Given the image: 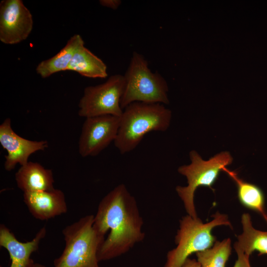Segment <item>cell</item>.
<instances>
[{"label": "cell", "mask_w": 267, "mask_h": 267, "mask_svg": "<svg viewBox=\"0 0 267 267\" xmlns=\"http://www.w3.org/2000/svg\"><path fill=\"white\" fill-rule=\"evenodd\" d=\"M213 217L211 221L205 223L198 217L193 218L188 215L181 219L175 237L177 247L167 253L164 267H182L191 254L212 247L216 241L212 234L214 227L226 225L232 228L226 215L217 212Z\"/></svg>", "instance_id": "cell-5"}, {"label": "cell", "mask_w": 267, "mask_h": 267, "mask_svg": "<svg viewBox=\"0 0 267 267\" xmlns=\"http://www.w3.org/2000/svg\"><path fill=\"white\" fill-rule=\"evenodd\" d=\"M122 3L120 0H100V4L104 7L116 10L118 8Z\"/></svg>", "instance_id": "cell-20"}, {"label": "cell", "mask_w": 267, "mask_h": 267, "mask_svg": "<svg viewBox=\"0 0 267 267\" xmlns=\"http://www.w3.org/2000/svg\"><path fill=\"white\" fill-rule=\"evenodd\" d=\"M27 267H46L44 265L39 264V263H35L34 261L32 260L31 262H30L29 264L27 266Z\"/></svg>", "instance_id": "cell-22"}, {"label": "cell", "mask_w": 267, "mask_h": 267, "mask_svg": "<svg viewBox=\"0 0 267 267\" xmlns=\"http://www.w3.org/2000/svg\"><path fill=\"white\" fill-rule=\"evenodd\" d=\"M241 222L243 232L238 236V241L235 243L234 247L239 248L249 256L255 251H258L260 255H267V231L255 228L250 215L248 213L242 215Z\"/></svg>", "instance_id": "cell-17"}, {"label": "cell", "mask_w": 267, "mask_h": 267, "mask_svg": "<svg viewBox=\"0 0 267 267\" xmlns=\"http://www.w3.org/2000/svg\"><path fill=\"white\" fill-rule=\"evenodd\" d=\"M46 229L42 227L31 241L21 242L3 224L0 225V246L8 251L11 264L10 267H27L31 261V254L36 251L41 241L45 236Z\"/></svg>", "instance_id": "cell-12"}, {"label": "cell", "mask_w": 267, "mask_h": 267, "mask_svg": "<svg viewBox=\"0 0 267 267\" xmlns=\"http://www.w3.org/2000/svg\"><path fill=\"white\" fill-rule=\"evenodd\" d=\"M171 120V112L164 104L132 103L123 109L114 145L121 154L130 152L149 132L166 131Z\"/></svg>", "instance_id": "cell-2"}, {"label": "cell", "mask_w": 267, "mask_h": 267, "mask_svg": "<svg viewBox=\"0 0 267 267\" xmlns=\"http://www.w3.org/2000/svg\"><path fill=\"white\" fill-rule=\"evenodd\" d=\"M0 143L7 153L4 164L7 171L13 170L18 164L21 166L26 164L32 154L48 147L46 140H31L18 135L12 130L9 118L0 125Z\"/></svg>", "instance_id": "cell-10"}, {"label": "cell", "mask_w": 267, "mask_h": 267, "mask_svg": "<svg viewBox=\"0 0 267 267\" xmlns=\"http://www.w3.org/2000/svg\"><path fill=\"white\" fill-rule=\"evenodd\" d=\"M17 187L23 192L50 191L54 188L52 172L39 163L29 161L15 175Z\"/></svg>", "instance_id": "cell-13"}, {"label": "cell", "mask_w": 267, "mask_h": 267, "mask_svg": "<svg viewBox=\"0 0 267 267\" xmlns=\"http://www.w3.org/2000/svg\"><path fill=\"white\" fill-rule=\"evenodd\" d=\"M230 238L216 241L211 248L196 253L201 267H225L231 254Z\"/></svg>", "instance_id": "cell-18"}, {"label": "cell", "mask_w": 267, "mask_h": 267, "mask_svg": "<svg viewBox=\"0 0 267 267\" xmlns=\"http://www.w3.org/2000/svg\"><path fill=\"white\" fill-rule=\"evenodd\" d=\"M83 44L84 41L80 35H73L57 54L37 65V73L46 78L56 73L66 71L75 51Z\"/></svg>", "instance_id": "cell-15"}, {"label": "cell", "mask_w": 267, "mask_h": 267, "mask_svg": "<svg viewBox=\"0 0 267 267\" xmlns=\"http://www.w3.org/2000/svg\"><path fill=\"white\" fill-rule=\"evenodd\" d=\"M33 27L32 15L21 0L0 2V41L15 44L25 40Z\"/></svg>", "instance_id": "cell-9"}, {"label": "cell", "mask_w": 267, "mask_h": 267, "mask_svg": "<svg viewBox=\"0 0 267 267\" xmlns=\"http://www.w3.org/2000/svg\"><path fill=\"white\" fill-rule=\"evenodd\" d=\"M93 221V215H87L63 229L65 247L54 267H100L97 252L105 238L95 230Z\"/></svg>", "instance_id": "cell-3"}, {"label": "cell", "mask_w": 267, "mask_h": 267, "mask_svg": "<svg viewBox=\"0 0 267 267\" xmlns=\"http://www.w3.org/2000/svg\"><path fill=\"white\" fill-rule=\"evenodd\" d=\"M191 163L180 166L178 172L185 176L187 180L186 186H178L176 191L183 203L188 215L193 218L197 215L194 203L195 191L200 186L212 189L222 169L232 163L233 158L229 152L224 151L205 161L198 153L192 150L189 153Z\"/></svg>", "instance_id": "cell-6"}, {"label": "cell", "mask_w": 267, "mask_h": 267, "mask_svg": "<svg viewBox=\"0 0 267 267\" xmlns=\"http://www.w3.org/2000/svg\"><path fill=\"white\" fill-rule=\"evenodd\" d=\"M143 221L137 202L126 186L120 184L100 202L94 216L93 227L104 239L97 252L99 262L119 257L145 238Z\"/></svg>", "instance_id": "cell-1"}, {"label": "cell", "mask_w": 267, "mask_h": 267, "mask_svg": "<svg viewBox=\"0 0 267 267\" xmlns=\"http://www.w3.org/2000/svg\"><path fill=\"white\" fill-rule=\"evenodd\" d=\"M107 69L105 63L83 44L75 51L67 70L89 78L104 79L108 76Z\"/></svg>", "instance_id": "cell-14"}, {"label": "cell", "mask_w": 267, "mask_h": 267, "mask_svg": "<svg viewBox=\"0 0 267 267\" xmlns=\"http://www.w3.org/2000/svg\"><path fill=\"white\" fill-rule=\"evenodd\" d=\"M120 117L102 115L86 118L79 140V152L83 157L95 156L117 137Z\"/></svg>", "instance_id": "cell-8"}, {"label": "cell", "mask_w": 267, "mask_h": 267, "mask_svg": "<svg viewBox=\"0 0 267 267\" xmlns=\"http://www.w3.org/2000/svg\"><path fill=\"white\" fill-rule=\"evenodd\" d=\"M234 248L237 255V259L233 267H251L249 261L250 256L245 254L239 248Z\"/></svg>", "instance_id": "cell-19"}, {"label": "cell", "mask_w": 267, "mask_h": 267, "mask_svg": "<svg viewBox=\"0 0 267 267\" xmlns=\"http://www.w3.org/2000/svg\"><path fill=\"white\" fill-rule=\"evenodd\" d=\"M124 77L125 86L121 100L123 110L135 102L169 103L165 80L159 73L151 71L147 61L142 54L133 52Z\"/></svg>", "instance_id": "cell-4"}, {"label": "cell", "mask_w": 267, "mask_h": 267, "mask_svg": "<svg viewBox=\"0 0 267 267\" xmlns=\"http://www.w3.org/2000/svg\"><path fill=\"white\" fill-rule=\"evenodd\" d=\"M222 171L226 173L234 181L237 188V196L240 203L244 207L260 214L267 222V213L265 208V196L262 189L257 185L240 178L237 173L226 167Z\"/></svg>", "instance_id": "cell-16"}, {"label": "cell", "mask_w": 267, "mask_h": 267, "mask_svg": "<svg viewBox=\"0 0 267 267\" xmlns=\"http://www.w3.org/2000/svg\"><path fill=\"white\" fill-rule=\"evenodd\" d=\"M124 86V75L115 74L101 84L87 87L78 104L79 116L85 118L108 115L121 117Z\"/></svg>", "instance_id": "cell-7"}, {"label": "cell", "mask_w": 267, "mask_h": 267, "mask_svg": "<svg viewBox=\"0 0 267 267\" xmlns=\"http://www.w3.org/2000/svg\"><path fill=\"white\" fill-rule=\"evenodd\" d=\"M23 199L31 215L39 220H48L67 211L65 195L58 189L24 192Z\"/></svg>", "instance_id": "cell-11"}, {"label": "cell", "mask_w": 267, "mask_h": 267, "mask_svg": "<svg viewBox=\"0 0 267 267\" xmlns=\"http://www.w3.org/2000/svg\"><path fill=\"white\" fill-rule=\"evenodd\" d=\"M182 267H201L199 262L195 259H187Z\"/></svg>", "instance_id": "cell-21"}]
</instances>
